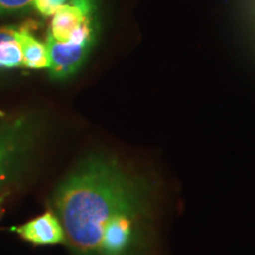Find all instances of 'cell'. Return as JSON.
Listing matches in <instances>:
<instances>
[{
    "label": "cell",
    "instance_id": "6da1fadb",
    "mask_svg": "<svg viewBox=\"0 0 255 255\" xmlns=\"http://www.w3.org/2000/svg\"><path fill=\"white\" fill-rule=\"evenodd\" d=\"M72 255H152L157 187L119 158L82 159L51 199Z\"/></svg>",
    "mask_w": 255,
    "mask_h": 255
},
{
    "label": "cell",
    "instance_id": "7a4b0ae2",
    "mask_svg": "<svg viewBox=\"0 0 255 255\" xmlns=\"http://www.w3.org/2000/svg\"><path fill=\"white\" fill-rule=\"evenodd\" d=\"M41 123L21 116L0 127V182L28 162L41 133Z\"/></svg>",
    "mask_w": 255,
    "mask_h": 255
},
{
    "label": "cell",
    "instance_id": "3957f363",
    "mask_svg": "<svg viewBox=\"0 0 255 255\" xmlns=\"http://www.w3.org/2000/svg\"><path fill=\"white\" fill-rule=\"evenodd\" d=\"M97 0H69L52 15L49 34L63 43H96Z\"/></svg>",
    "mask_w": 255,
    "mask_h": 255
},
{
    "label": "cell",
    "instance_id": "277c9868",
    "mask_svg": "<svg viewBox=\"0 0 255 255\" xmlns=\"http://www.w3.org/2000/svg\"><path fill=\"white\" fill-rule=\"evenodd\" d=\"M46 49L49 55V71L55 79H65L75 75L88 59L95 44L63 43L47 33Z\"/></svg>",
    "mask_w": 255,
    "mask_h": 255
},
{
    "label": "cell",
    "instance_id": "5b68a950",
    "mask_svg": "<svg viewBox=\"0 0 255 255\" xmlns=\"http://www.w3.org/2000/svg\"><path fill=\"white\" fill-rule=\"evenodd\" d=\"M12 231L25 241L39 246L65 244L66 241L62 223L53 212L44 213L19 227H13Z\"/></svg>",
    "mask_w": 255,
    "mask_h": 255
},
{
    "label": "cell",
    "instance_id": "8992f818",
    "mask_svg": "<svg viewBox=\"0 0 255 255\" xmlns=\"http://www.w3.org/2000/svg\"><path fill=\"white\" fill-rule=\"evenodd\" d=\"M21 32L23 26L0 27V70L24 68Z\"/></svg>",
    "mask_w": 255,
    "mask_h": 255
},
{
    "label": "cell",
    "instance_id": "52a82bcc",
    "mask_svg": "<svg viewBox=\"0 0 255 255\" xmlns=\"http://www.w3.org/2000/svg\"><path fill=\"white\" fill-rule=\"evenodd\" d=\"M21 46H23L24 68L34 70L49 68V55H47L46 45L31 33L30 26L27 25L23 26Z\"/></svg>",
    "mask_w": 255,
    "mask_h": 255
},
{
    "label": "cell",
    "instance_id": "ba28073f",
    "mask_svg": "<svg viewBox=\"0 0 255 255\" xmlns=\"http://www.w3.org/2000/svg\"><path fill=\"white\" fill-rule=\"evenodd\" d=\"M69 0H34L33 7L44 17L53 15Z\"/></svg>",
    "mask_w": 255,
    "mask_h": 255
},
{
    "label": "cell",
    "instance_id": "9c48e42d",
    "mask_svg": "<svg viewBox=\"0 0 255 255\" xmlns=\"http://www.w3.org/2000/svg\"><path fill=\"white\" fill-rule=\"evenodd\" d=\"M34 0H0V12H13L33 6Z\"/></svg>",
    "mask_w": 255,
    "mask_h": 255
},
{
    "label": "cell",
    "instance_id": "30bf717a",
    "mask_svg": "<svg viewBox=\"0 0 255 255\" xmlns=\"http://www.w3.org/2000/svg\"><path fill=\"white\" fill-rule=\"evenodd\" d=\"M2 115H4V113H2V111H1V110H0V117H1V116H2Z\"/></svg>",
    "mask_w": 255,
    "mask_h": 255
},
{
    "label": "cell",
    "instance_id": "8fae6325",
    "mask_svg": "<svg viewBox=\"0 0 255 255\" xmlns=\"http://www.w3.org/2000/svg\"><path fill=\"white\" fill-rule=\"evenodd\" d=\"M0 205H1V196H0Z\"/></svg>",
    "mask_w": 255,
    "mask_h": 255
}]
</instances>
